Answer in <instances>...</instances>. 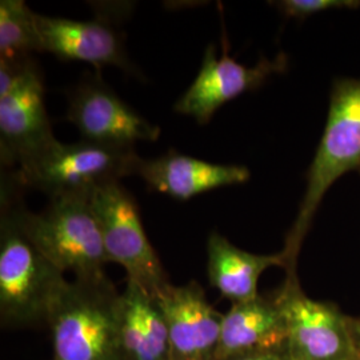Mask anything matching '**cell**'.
I'll list each match as a JSON object with an SVG mask.
<instances>
[{
    "label": "cell",
    "mask_w": 360,
    "mask_h": 360,
    "mask_svg": "<svg viewBox=\"0 0 360 360\" xmlns=\"http://www.w3.org/2000/svg\"><path fill=\"white\" fill-rule=\"evenodd\" d=\"M90 205L110 262L122 266L129 281L156 297L169 282L146 235L134 196L120 181H112L92 193Z\"/></svg>",
    "instance_id": "cell-6"
},
{
    "label": "cell",
    "mask_w": 360,
    "mask_h": 360,
    "mask_svg": "<svg viewBox=\"0 0 360 360\" xmlns=\"http://www.w3.org/2000/svg\"><path fill=\"white\" fill-rule=\"evenodd\" d=\"M223 360H291L285 346L283 347L269 348V349H259V351H252V352H247L242 355H236L231 356L227 359Z\"/></svg>",
    "instance_id": "cell-19"
},
{
    "label": "cell",
    "mask_w": 360,
    "mask_h": 360,
    "mask_svg": "<svg viewBox=\"0 0 360 360\" xmlns=\"http://www.w3.org/2000/svg\"><path fill=\"white\" fill-rule=\"evenodd\" d=\"M155 299L167 322L171 360H215L224 314L210 304L203 287L169 283Z\"/></svg>",
    "instance_id": "cell-11"
},
{
    "label": "cell",
    "mask_w": 360,
    "mask_h": 360,
    "mask_svg": "<svg viewBox=\"0 0 360 360\" xmlns=\"http://www.w3.org/2000/svg\"><path fill=\"white\" fill-rule=\"evenodd\" d=\"M271 267L287 270L283 251L272 255H257L232 245L219 232L212 231L207 240V276L211 285L232 304L260 295L259 278Z\"/></svg>",
    "instance_id": "cell-16"
},
{
    "label": "cell",
    "mask_w": 360,
    "mask_h": 360,
    "mask_svg": "<svg viewBox=\"0 0 360 360\" xmlns=\"http://www.w3.org/2000/svg\"><path fill=\"white\" fill-rule=\"evenodd\" d=\"M142 158L135 148L98 143L51 144L44 153L15 172L19 186L35 188L49 200L63 196H87L104 184L138 175Z\"/></svg>",
    "instance_id": "cell-5"
},
{
    "label": "cell",
    "mask_w": 360,
    "mask_h": 360,
    "mask_svg": "<svg viewBox=\"0 0 360 360\" xmlns=\"http://www.w3.org/2000/svg\"><path fill=\"white\" fill-rule=\"evenodd\" d=\"M349 171L360 172V79H338L322 139L307 174V190L285 240L287 274L296 272V257L324 195Z\"/></svg>",
    "instance_id": "cell-3"
},
{
    "label": "cell",
    "mask_w": 360,
    "mask_h": 360,
    "mask_svg": "<svg viewBox=\"0 0 360 360\" xmlns=\"http://www.w3.org/2000/svg\"><path fill=\"white\" fill-rule=\"evenodd\" d=\"M138 176L156 193L188 200L199 193L245 183L251 174L243 166L210 163L171 150L153 160L142 159Z\"/></svg>",
    "instance_id": "cell-13"
},
{
    "label": "cell",
    "mask_w": 360,
    "mask_h": 360,
    "mask_svg": "<svg viewBox=\"0 0 360 360\" xmlns=\"http://www.w3.org/2000/svg\"><path fill=\"white\" fill-rule=\"evenodd\" d=\"M223 44L220 56L212 44L207 47L198 77L174 105L178 114L191 116L199 124H206L221 105L257 90L269 77L283 72L287 67L284 53L272 60L263 58L254 67L240 65L229 55L226 39Z\"/></svg>",
    "instance_id": "cell-9"
},
{
    "label": "cell",
    "mask_w": 360,
    "mask_h": 360,
    "mask_svg": "<svg viewBox=\"0 0 360 360\" xmlns=\"http://www.w3.org/2000/svg\"><path fill=\"white\" fill-rule=\"evenodd\" d=\"M349 331L355 348L356 358L360 360V316H349Z\"/></svg>",
    "instance_id": "cell-20"
},
{
    "label": "cell",
    "mask_w": 360,
    "mask_h": 360,
    "mask_svg": "<svg viewBox=\"0 0 360 360\" xmlns=\"http://www.w3.org/2000/svg\"><path fill=\"white\" fill-rule=\"evenodd\" d=\"M13 187L8 180L1 184L0 319L4 327L47 324L52 304L68 281L23 231Z\"/></svg>",
    "instance_id": "cell-1"
},
{
    "label": "cell",
    "mask_w": 360,
    "mask_h": 360,
    "mask_svg": "<svg viewBox=\"0 0 360 360\" xmlns=\"http://www.w3.org/2000/svg\"><path fill=\"white\" fill-rule=\"evenodd\" d=\"M285 18L306 19L315 13L333 8H358L360 1L354 0H282L274 3Z\"/></svg>",
    "instance_id": "cell-18"
},
{
    "label": "cell",
    "mask_w": 360,
    "mask_h": 360,
    "mask_svg": "<svg viewBox=\"0 0 360 360\" xmlns=\"http://www.w3.org/2000/svg\"><path fill=\"white\" fill-rule=\"evenodd\" d=\"M285 346L283 315L274 295L232 304L223 315L215 360Z\"/></svg>",
    "instance_id": "cell-14"
},
{
    "label": "cell",
    "mask_w": 360,
    "mask_h": 360,
    "mask_svg": "<svg viewBox=\"0 0 360 360\" xmlns=\"http://www.w3.org/2000/svg\"><path fill=\"white\" fill-rule=\"evenodd\" d=\"M37 15L23 0L0 1V59L26 60L43 52Z\"/></svg>",
    "instance_id": "cell-17"
},
{
    "label": "cell",
    "mask_w": 360,
    "mask_h": 360,
    "mask_svg": "<svg viewBox=\"0 0 360 360\" xmlns=\"http://www.w3.org/2000/svg\"><path fill=\"white\" fill-rule=\"evenodd\" d=\"M274 297L283 315L285 349L291 360H358L349 316L331 302L306 295L296 272L287 274Z\"/></svg>",
    "instance_id": "cell-7"
},
{
    "label": "cell",
    "mask_w": 360,
    "mask_h": 360,
    "mask_svg": "<svg viewBox=\"0 0 360 360\" xmlns=\"http://www.w3.org/2000/svg\"><path fill=\"white\" fill-rule=\"evenodd\" d=\"M120 292L105 276L67 282L52 304V360H123L119 339Z\"/></svg>",
    "instance_id": "cell-2"
},
{
    "label": "cell",
    "mask_w": 360,
    "mask_h": 360,
    "mask_svg": "<svg viewBox=\"0 0 360 360\" xmlns=\"http://www.w3.org/2000/svg\"><path fill=\"white\" fill-rule=\"evenodd\" d=\"M68 101L67 120L79 129L82 141L135 148L136 142H155L160 136V129L124 103L99 72L82 79Z\"/></svg>",
    "instance_id": "cell-8"
},
{
    "label": "cell",
    "mask_w": 360,
    "mask_h": 360,
    "mask_svg": "<svg viewBox=\"0 0 360 360\" xmlns=\"http://www.w3.org/2000/svg\"><path fill=\"white\" fill-rule=\"evenodd\" d=\"M37 20L43 52H50L62 60L90 63L98 72L105 65H114L131 75H139L129 60L122 35L104 18L72 20L38 13Z\"/></svg>",
    "instance_id": "cell-12"
},
{
    "label": "cell",
    "mask_w": 360,
    "mask_h": 360,
    "mask_svg": "<svg viewBox=\"0 0 360 360\" xmlns=\"http://www.w3.org/2000/svg\"><path fill=\"white\" fill-rule=\"evenodd\" d=\"M18 214L28 239L63 274L70 271L75 279L83 281L105 278L104 267L111 262L90 198L50 199L40 214L19 205Z\"/></svg>",
    "instance_id": "cell-4"
},
{
    "label": "cell",
    "mask_w": 360,
    "mask_h": 360,
    "mask_svg": "<svg viewBox=\"0 0 360 360\" xmlns=\"http://www.w3.org/2000/svg\"><path fill=\"white\" fill-rule=\"evenodd\" d=\"M119 339L123 360H171L163 311L154 296L129 279L120 292Z\"/></svg>",
    "instance_id": "cell-15"
},
{
    "label": "cell",
    "mask_w": 360,
    "mask_h": 360,
    "mask_svg": "<svg viewBox=\"0 0 360 360\" xmlns=\"http://www.w3.org/2000/svg\"><path fill=\"white\" fill-rule=\"evenodd\" d=\"M56 142L44 104V82L38 63L0 96V159L19 168Z\"/></svg>",
    "instance_id": "cell-10"
}]
</instances>
